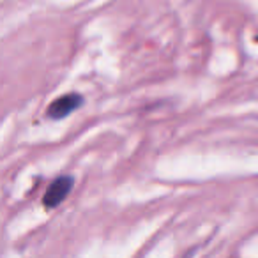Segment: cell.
Masks as SVG:
<instances>
[{
	"mask_svg": "<svg viewBox=\"0 0 258 258\" xmlns=\"http://www.w3.org/2000/svg\"><path fill=\"white\" fill-rule=\"evenodd\" d=\"M82 103H83V99L80 94H68V96H62V97H58V99H55L53 103L50 104L48 115H50L51 118H64V117H68L69 113H73L76 108L82 106Z\"/></svg>",
	"mask_w": 258,
	"mask_h": 258,
	"instance_id": "2",
	"label": "cell"
},
{
	"mask_svg": "<svg viewBox=\"0 0 258 258\" xmlns=\"http://www.w3.org/2000/svg\"><path fill=\"white\" fill-rule=\"evenodd\" d=\"M73 187V179L71 177H58V179H55L53 182L50 184V187L46 189V193H44V205H46L48 209L51 207H57L58 204H62V202L66 200V197H68V193L71 191Z\"/></svg>",
	"mask_w": 258,
	"mask_h": 258,
	"instance_id": "1",
	"label": "cell"
}]
</instances>
